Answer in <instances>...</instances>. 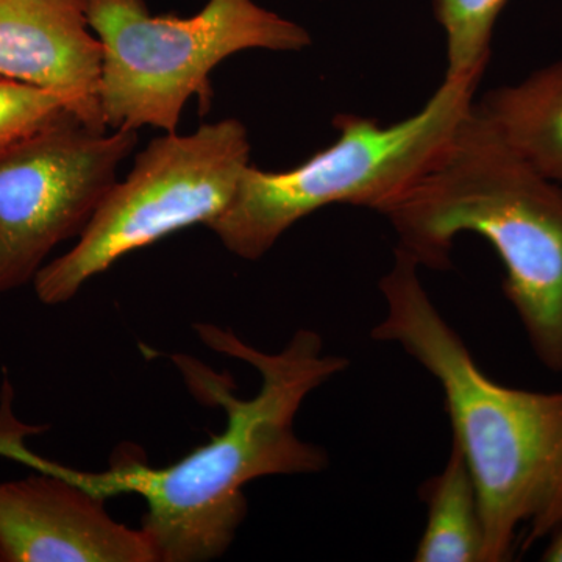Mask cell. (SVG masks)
<instances>
[{
  "instance_id": "obj_3",
  "label": "cell",
  "mask_w": 562,
  "mask_h": 562,
  "mask_svg": "<svg viewBox=\"0 0 562 562\" xmlns=\"http://www.w3.org/2000/svg\"><path fill=\"white\" fill-rule=\"evenodd\" d=\"M419 266L452 265L460 233L487 239L538 360L562 372V188L503 140L476 103L438 160L380 210Z\"/></svg>"
},
{
  "instance_id": "obj_10",
  "label": "cell",
  "mask_w": 562,
  "mask_h": 562,
  "mask_svg": "<svg viewBox=\"0 0 562 562\" xmlns=\"http://www.w3.org/2000/svg\"><path fill=\"white\" fill-rule=\"evenodd\" d=\"M476 106L516 154L562 183V60L487 92Z\"/></svg>"
},
{
  "instance_id": "obj_7",
  "label": "cell",
  "mask_w": 562,
  "mask_h": 562,
  "mask_svg": "<svg viewBox=\"0 0 562 562\" xmlns=\"http://www.w3.org/2000/svg\"><path fill=\"white\" fill-rule=\"evenodd\" d=\"M136 144L138 132H94L68 113L0 150V295L79 238Z\"/></svg>"
},
{
  "instance_id": "obj_8",
  "label": "cell",
  "mask_w": 562,
  "mask_h": 562,
  "mask_svg": "<svg viewBox=\"0 0 562 562\" xmlns=\"http://www.w3.org/2000/svg\"><path fill=\"white\" fill-rule=\"evenodd\" d=\"M36 471L0 483V562H158L149 536L116 522L101 495Z\"/></svg>"
},
{
  "instance_id": "obj_11",
  "label": "cell",
  "mask_w": 562,
  "mask_h": 562,
  "mask_svg": "<svg viewBox=\"0 0 562 562\" xmlns=\"http://www.w3.org/2000/svg\"><path fill=\"white\" fill-rule=\"evenodd\" d=\"M420 497L427 503V525L414 561L484 562L479 491L457 442L442 472L422 484Z\"/></svg>"
},
{
  "instance_id": "obj_9",
  "label": "cell",
  "mask_w": 562,
  "mask_h": 562,
  "mask_svg": "<svg viewBox=\"0 0 562 562\" xmlns=\"http://www.w3.org/2000/svg\"><path fill=\"white\" fill-rule=\"evenodd\" d=\"M102 44L85 0H0V77L61 95L70 113L106 132L101 105Z\"/></svg>"
},
{
  "instance_id": "obj_4",
  "label": "cell",
  "mask_w": 562,
  "mask_h": 562,
  "mask_svg": "<svg viewBox=\"0 0 562 562\" xmlns=\"http://www.w3.org/2000/svg\"><path fill=\"white\" fill-rule=\"evenodd\" d=\"M480 77H446L419 113L383 125L339 114V136L288 171L247 166L232 202L210 228L236 257L258 260L295 222L335 203L379 211L438 160L465 114Z\"/></svg>"
},
{
  "instance_id": "obj_12",
  "label": "cell",
  "mask_w": 562,
  "mask_h": 562,
  "mask_svg": "<svg viewBox=\"0 0 562 562\" xmlns=\"http://www.w3.org/2000/svg\"><path fill=\"white\" fill-rule=\"evenodd\" d=\"M509 0H435L446 32V77H480L491 57L495 22Z\"/></svg>"
},
{
  "instance_id": "obj_13",
  "label": "cell",
  "mask_w": 562,
  "mask_h": 562,
  "mask_svg": "<svg viewBox=\"0 0 562 562\" xmlns=\"http://www.w3.org/2000/svg\"><path fill=\"white\" fill-rule=\"evenodd\" d=\"M68 113V102L61 95L0 77V150L43 131Z\"/></svg>"
},
{
  "instance_id": "obj_1",
  "label": "cell",
  "mask_w": 562,
  "mask_h": 562,
  "mask_svg": "<svg viewBox=\"0 0 562 562\" xmlns=\"http://www.w3.org/2000/svg\"><path fill=\"white\" fill-rule=\"evenodd\" d=\"M195 330L210 349L238 358L260 373L257 394L239 398L227 375L188 355L172 357L192 394L227 413L221 435L168 468H150L139 461L140 454L125 449L101 473L43 460L46 468L105 501L117 494L140 495L147 506L140 528L158 562L209 561L227 552L247 514L244 484L327 468L325 450L295 435V414L313 391L349 366L346 358L324 353L321 336L312 330L295 331L279 353L255 349L216 325L198 324Z\"/></svg>"
},
{
  "instance_id": "obj_6",
  "label": "cell",
  "mask_w": 562,
  "mask_h": 562,
  "mask_svg": "<svg viewBox=\"0 0 562 562\" xmlns=\"http://www.w3.org/2000/svg\"><path fill=\"white\" fill-rule=\"evenodd\" d=\"M249 165V133L235 117L190 135L158 136L136 155L125 180L114 183L76 246L36 273V297L61 305L133 250L209 225L227 209Z\"/></svg>"
},
{
  "instance_id": "obj_5",
  "label": "cell",
  "mask_w": 562,
  "mask_h": 562,
  "mask_svg": "<svg viewBox=\"0 0 562 562\" xmlns=\"http://www.w3.org/2000/svg\"><path fill=\"white\" fill-rule=\"evenodd\" d=\"M102 44L101 105L110 131L176 133L184 105L209 109L210 76L249 49L297 52L312 36L254 0H209L191 18L154 16L144 0H85Z\"/></svg>"
},
{
  "instance_id": "obj_2",
  "label": "cell",
  "mask_w": 562,
  "mask_h": 562,
  "mask_svg": "<svg viewBox=\"0 0 562 562\" xmlns=\"http://www.w3.org/2000/svg\"><path fill=\"white\" fill-rule=\"evenodd\" d=\"M386 314L372 330L401 346L441 384L446 409L479 491L484 562L512 560L562 522V392L503 386L479 368L422 286L419 262L398 247L380 280Z\"/></svg>"
},
{
  "instance_id": "obj_14",
  "label": "cell",
  "mask_w": 562,
  "mask_h": 562,
  "mask_svg": "<svg viewBox=\"0 0 562 562\" xmlns=\"http://www.w3.org/2000/svg\"><path fill=\"white\" fill-rule=\"evenodd\" d=\"M552 532V541L543 550L541 560L546 562H562V522Z\"/></svg>"
}]
</instances>
